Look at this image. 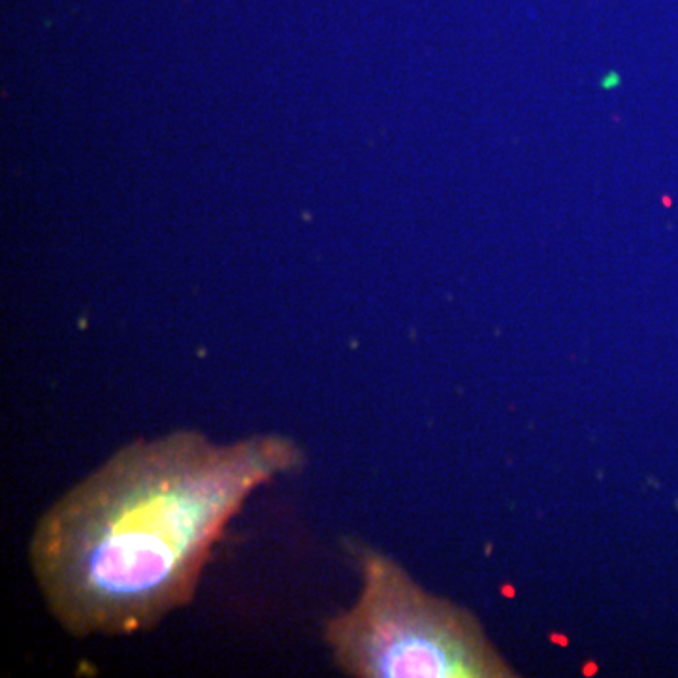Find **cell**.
I'll return each instance as SVG.
<instances>
[{"mask_svg":"<svg viewBox=\"0 0 678 678\" xmlns=\"http://www.w3.org/2000/svg\"><path fill=\"white\" fill-rule=\"evenodd\" d=\"M362 590L325 624L339 669L358 678H503L513 673L469 612L422 590L399 563L354 546Z\"/></svg>","mask_w":678,"mask_h":678,"instance_id":"obj_2","label":"cell"},{"mask_svg":"<svg viewBox=\"0 0 678 678\" xmlns=\"http://www.w3.org/2000/svg\"><path fill=\"white\" fill-rule=\"evenodd\" d=\"M302 447L266 432L215 443L198 430L134 439L40 516L29 563L67 633L132 635L191 603L247 498L300 471Z\"/></svg>","mask_w":678,"mask_h":678,"instance_id":"obj_1","label":"cell"}]
</instances>
